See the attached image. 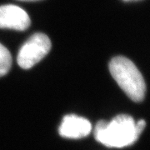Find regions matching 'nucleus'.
<instances>
[{"mask_svg":"<svg viewBox=\"0 0 150 150\" xmlns=\"http://www.w3.org/2000/svg\"><path fill=\"white\" fill-rule=\"evenodd\" d=\"M146 122L141 119L135 123L128 114H119L110 122L100 120L93 134L95 139L109 148H124L134 144L144 131Z\"/></svg>","mask_w":150,"mask_h":150,"instance_id":"f257e3e1","label":"nucleus"},{"mask_svg":"<svg viewBox=\"0 0 150 150\" xmlns=\"http://www.w3.org/2000/svg\"><path fill=\"white\" fill-rule=\"evenodd\" d=\"M109 71L130 99L134 102L144 100L146 93L144 79L130 59L123 56L113 58L109 63Z\"/></svg>","mask_w":150,"mask_h":150,"instance_id":"f03ea898","label":"nucleus"},{"mask_svg":"<svg viewBox=\"0 0 150 150\" xmlns=\"http://www.w3.org/2000/svg\"><path fill=\"white\" fill-rule=\"evenodd\" d=\"M51 48L49 38L41 33L32 35L20 48L17 61L22 69H28L48 54Z\"/></svg>","mask_w":150,"mask_h":150,"instance_id":"7ed1b4c3","label":"nucleus"},{"mask_svg":"<svg viewBox=\"0 0 150 150\" xmlns=\"http://www.w3.org/2000/svg\"><path fill=\"white\" fill-rule=\"evenodd\" d=\"M29 25L30 18L20 7L13 4L0 7V28L23 31Z\"/></svg>","mask_w":150,"mask_h":150,"instance_id":"20e7f679","label":"nucleus"},{"mask_svg":"<svg viewBox=\"0 0 150 150\" xmlns=\"http://www.w3.org/2000/svg\"><path fill=\"white\" fill-rule=\"evenodd\" d=\"M91 123L74 114L66 115L59 127V134L67 139H82L91 133Z\"/></svg>","mask_w":150,"mask_h":150,"instance_id":"39448f33","label":"nucleus"},{"mask_svg":"<svg viewBox=\"0 0 150 150\" xmlns=\"http://www.w3.org/2000/svg\"><path fill=\"white\" fill-rule=\"evenodd\" d=\"M12 66V57L8 48L0 43V77L6 75Z\"/></svg>","mask_w":150,"mask_h":150,"instance_id":"423d86ee","label":"nucleus"},{"mask_svg":"<svg viewBox=\"0 0 150 150\" xmlns=\"http://www.w3.org/2000/svg\"><path fill=\"white\" fill-rule=\"evenodd\" d=\"M20 1H38V0H20Z\"/></svg>","mask_w":150,"mask_h":150,"instance_id":"0eeeda50","label":"nucleus"}]
</instances>
